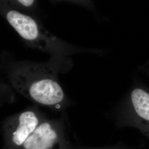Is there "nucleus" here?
Here are the masks:
<instances>
[{
    "label": "nucleus",
    "instance_id": "10",
    "mask_svg": "<svg viewBox=\"0 0 149 149\" xmlns=\"http://www.w3.org/2000/svg\"><path fill=\"white\" fill-rule=\"evenodd\" d=\"M6 1V0H1V5H3V4L5 3Z\"/></svg>",
    "mask_w": 149,
    "mask_h": 149
},
{
    "label": "nucleus",
    "instance_id": "1",
    "mask_svg": "<svg viewBox=\"0 0 149 149\" xmlns=\"http://www.w3.org/2000/svg\"><path fill=\"white\" fill-rule=\"evenodd\" d=\"M71 66L70 60L51 58L42 63L18 61L8 66L7 77L22 96L44 106L61 109L69 102L59 82L58 74Z\"/></svg>",
    "mask_w": 149,
    "mask_h": 149
},
{
    "label": "nucleus",
    "instance_id": "4",
    "mask_svg": "<svg viewBox=\"0 0 149 149\" xmlns=\"http://www.w3.org/2000/svg\"><path fill=\"white\" fill-rule=\"evenodd\" d=\"M72 145L64 121L46 118L19 149H71Z\"/></svg>",
    "mask_w": 149,
    "mask_h": 149
},
{
    "label": "nucleus",
    "instance_id": "7",
    "mask_svg": "<svg viewBox=\"0 0 149 149\" xmlns=\"http://www.w3.org/2000/svg\"><path fill=\"white\" fill-rule=\"evenodd\" d=\"M71 149H127L125 148L122 146L119 145H115L112 146H106V147H101V148H91V147H85L81 146H76L73 145Z\"/></svg>",
    "mask_w": 149,
    "mask_h": 149
},
{
    "label": "nucleus",
    "instance_id": "6",
    "mask_svg": "<svg viewBox=\"0 0 149 149\" xmlns=\"http://www.w3.org/2000/svg\"><path fill=\"white\" fill-rule=\"evenodd\" d=\"M36 3V0H6L1 7L21 8L22 9H33Z\"/></svg>",
    "mask_w": 149,
    "mask_h": 149
},
{
    "label": "nucleus",
    "instance_id": "2",
    "mask_svg": "<svg viewBox=\"0 0 149 149\" xmlns=\"http://www.w3.org/2000/svg\"><path fill=\"white\" fill-rule=\"evenodd\" d=\"M1 12L29 47L50 54L52 59L69 60V56L72 54L87 52L59 39L47 31L39 22L15 8L1 7Z\"/></svg>",
    "mask_w": 149,
    "mask_h": 149
},
{
    "label": "nucleus",
    "instance_id": "9",
    "mask_svg": "<svg viewBox=\"0 0 149 149\" xmlns=\"http://www.w3.org/2000/svg\"><path fill=\"white\" fill-rule=\"evenodd\" d=\"M140 129H141L143 133L148 138H149V125H146V126H145V127H141V128H140Z\"/></svg>",
    "mask_w": 149,
    "mask_h": 149
},
{
    "label": "nucleus",
    "instance_id": "5",
    "mask_svg": "<svg viewBox=\"0 0 149 149\" xmlns=\"http://www.w3.org/2000/svg\"><path fill=\"white\" fill-rule=\"evenodd\" d=\"M130 100L134 111L144 124H146L140 128L149 125V92L142 88H135L131 93Z\"/></svg>",
    "mask_w": 149,
    "mask_h": 149
},
{
    "label": "nucleus",
    "instance_id": "3",
    "mask_svg": "<svg viewBox=\"0 0 149 149\" xmlns=\"http://www.w3.org/2000/svg\"><path fill=\"white\" fill-rule=\"evenodd\" d=\"M46 118L37 107L7 118L2 123V149H19Z\"/></svg>",
    "mask_w": 149,
    "mask_h": 149
},
{
    "label": "nucleus",
    "instance_id": "8",
    "mask_svg": "<svg viewBox=\"0 0 149 149\" xmlns=\"http://www.w3.org/2000/svg\"><path fill=\"white\" fill-rule=\"evenodd\" d=\"M57 1H71L72 2L76 3L77 4H80L81 5L87 6L88 7L91 8L92 6V3L91 2V0H55Z\"/></svg>",
    "mask_w": 149,
    "mask_h": 149
}]
</instances>
